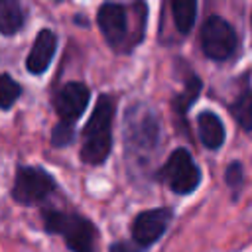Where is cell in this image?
Wrapping results in <instances>:
<instances>
[{
	"label": "cell",
	"mask_w": 252,
	"mask_h": 252,
	"mask_svg": "<svg viewBox=\"0 0 252 252\" xmlns=\"http://www.w3.org/2000/svg\"><path fill=\"white\" fill-rule=\"evenodd\" d=\"M98 28L108 45L118 53H128L136 47L146 30V4H116L106 2L98 8Z\"/></svg>",
	"instance_id": "6da1fadb"
},
{
	"label": "cell",
	"mask_w": 252,
	"mask_h": 252,
	"mask_svg": "<svg viewBox=\"0 0 252 252\" xmlns=\"http://www.w3.org/2000/svg\"><path fill=\"white\" fill-rule=\"evenodd\" d=\"M159 144V118L148 104H132L124 114L126 159L144 165Z\"/></svg>",
	"instance_id": "7a4b0ae2"
},
{
	"label": "cell",
	"mask_w": 252,
	"mask_h": 252,
	"mask_svg": "<svg viewBox=\"0 0 252 252\" xmlns=\"http://www.w3.org/2000/svg\"><path fill=\"white\" fill-rule=\"evenodd\" d=\"M112 116H114L112 98L108 94H100L83 130L81 159L85 163L98 165L108 158L112 148Z\"/></svg>",
	"instance_id": "3957f363"
},
{
	"label": "cell",
	"mask_w": 252,
	"mask_h": 252,
	"mask_svg": "<svg viewBox=\"0 0 252 252\" xmlns=\"http://www.w3.org/2000/svg\"><path fill=\"white\" fill-rule=\"evenodd\" d=\"M43 226L47 232L61 234L71 252H94V224L75 213L43 211Z\"/></svg>",
	"instance_id": "277c9868"
},
{
	"label": "cell",
	"mask_w": 252,
	"mask_h": 252,
	"mask_svg": "<svg viewBox=\"0 0 252 252\" xmlns=\"http://www.w3.org/2000/svg\"><path fill=\"white\" fill-rule=\"evenodd\" d=\"M159 181L167 183V187L177 195H189L201 183V169L193 161L191 154L185 148H177L169 154L163 167L158 171Z\"/></svg>",
	"instance_id": "5b68a950"
},
{
	"label": "cell",
	"mask_w": 252,
	"mask_h": 252,
	"mask_svg": "<svg viewBox=\"0 0 252 252\" xmlns=\"http://www.w3.org/2000/svg\"><path fill=\"white\" fill-rule=\"evenodd\" d=\"M53 189H55V181L45 169L22 165L16 171L12 197L22 205H35L41 203L45 197H49Z\"/></svg>",
	"instance_id": "8992f818"
},
{
	"label": "cell",
	"mask_w": 252,
	"mask_h": 252,
	"mask_svg": "<svg viewBox=\"0 0 252 252\" xmlns=\"http://www.w3.org/2000/svg\"><path fill=\"white\" fill-rule=\"evenodd\" d=\"M236 33L232 26L220 16H211L201 28V47L203 53L215 61L228 59L236 49Z\"/></svg>",
	"instance_id": "52a82bcc"
},
{
	"label": "cell",
	"mask_w": 252,
	"mask_h": 252,
	"mask_svg": "<svg viewBox=\"0 0 252 252\" xmlns=\"http://www.w3.org/2000/svg\"><path fill=\"white\" fill-rule=\"evenodd\" d=\"M171 217H173V211L167 207H158V209H150V211L136 215V219L132 222L134 244H138L140 248L152 246L165 232Z\"/></svg>",
	"instance_id": "ba28073f"
},
{
	"label": "cell",
	"mask_w": 252,
	"mask_h": 252,
	"mask_svg": "<svg viewBox=\"0 0 252 252\" xmlns=\"http://www.w3.org/2000/svg\"><path fill=\"white\" fill-rule=\"evenodd\" d=\"M89 98H91V93L83 83H67L55 96V110H57L59 122L73 124L85 112Z\"/></svg>",
	"instance_id": "9c48e42d"
},
{
	"label": "cell",
	"mask_w": 252,
	"mask_h": 252,
	"mask_svg": "<svg viewBox=\"0 0 252 252\" xmlns=\"http://www.w3.org/2000/svg\"><path fill=\"white\" fill-rule=\"evenodd\" d=\"M55 49H57V35L43 28L39 30V33L35 35L33 39V45L30 49V55L26 59V67L32 75H41L47 71L53 55H55Z\"/></svg>",
	"instance_id": "30bf717a"
},
{
	"label": "cell",
	"mask_w": 252,
	"mask_h": 252,
	"mask_svg": "<svg viewBox=\"0 0 252 252\" xmlns=\"http://www.w3.org/2000/svg\"><path fill=\"white\" fill-rule=\"evenodd\" d=\"M197 126H199V138L203 142L205 148L209 150H217L222 146L226 134H224V126L220 122V118L211 112V110H203L197 116Z\"/></svg>",
	"instance_id": "8fae6325"
},
{
	"label": "cell",
	"mask_w": 252,
	"mask_h": 252,
	"mask_svg": "<svg viewBox=\"0 0 252 252\" xmlns=\"http://www.w3.org/2000/svg\"><path fill=\"white\" fill-rule=\"evenodd\" d=\"M228 110L242 130H252V89L248 85H244L238 96L228 104Z\"/></svg>",
	"instance_id": "7c38bea8"
},
{
	"label": "cell",
	"mask_w": 252,
	"mask_h": 252,
	"mask_svg": "<svg viewBox=\"0 0 252 252\" xmlns=\"http://www.w3.org/2000/svg\"><path fill=\"white\" fill-rule=\"evenodd\" d=\"M171 14L175 28L181 35H187L197 20V2L193 0H173L171 2Z\"/></svg>",
	"instance_id": "4fadbf2b"
},
{
	"label": "cell",
	"mask_w": 252,
	"mask_h": 252,
	"mask_svg": "<svg viewBox=\"0 0 252 252\" xmlns=\"http://www.w3.org/2000/svg\"><path fill=\"white\" fill-rule=\"evenodd\" d=\"M24 24L22 6L16 0H0V33L14 35Z\"/></svg>",
	"instance_id": "5bb4252c"
},
{
	"label": "cell",
	"mask_w": 252,
	"mask_h": 252,
	"mask_svg": "<svg viewBox=\"0 0 252 252\" xmlns=\"http://www.w3.org/2000/svg\"><path fill=\"white\" fill-rule=\"evenodd\" d=\"M201 87H203V83H201V79H199L197 75H189V77L185 79L183 91L171 100L173 112H175L177 116H185V114H187V110L191 108V104L197 100V96H199V93H201Z\"/></svg>",
	"instance_id": "9a60e30c"
},
{
	"label": "cell",
	"mask_w": 252,
	"mask_h": 252,
	"mask_svg": "<svg viewBox=\"0 0 252 252\" xmlns=\"http://www.w3.org/2000/svg\"><path fill=\"white\" fill-rule=\"evenodd\" d=\"M22 94V87L10 77V75H0V108H10Z\"/></svg>",
	"instance_id": "2e32d148"
},
{
	"label": "cell",
	"mask_w": 252,
	"mask_h": 252,
	"mask_svg": "<svg viewBox=\"0 0 252 252\" xmlns=\"http://www.w3.org/2000/svg\"><path fill=\"white\" fill-rule=\"evenodd\" d=\"M73 136H75L73 124L57 122V126L53 128V134H51V144H53L55 148H63V146H67V144L73 142Z\"/></svg>",
	"instance_id": "e0dca14e"
},
{
	"label": "cell",
	"mask_w": 252,
	"mask_h": 252,
	"mask_svg": "<svg viewBox=\"0 0 252 252\" xmlns=\"http://www.w3.org/2000/svg\"><path fill=\"white\" fill-rule=\"evenodd\" d=\"M224 181H226V185H228L234 193L242 187V183H244V171H242L240 161H232V163H228L226 173H224Z\"/></svg>",
	"instance_id": "ac0fdd59"
},
{
	"label": "cell",
	"mask_w": 252,
	"mask_h": 252,
	"mask_svg": "<svg viewBox=\"0 0 252 252\" xmlns=\"http://www.w3.org/2000/svg\"><path fill=\"white\" fill-rule=\"evenodd\" d=\"M110 252H144V248L134 242H114L110 246Z\"/></svg>",
	"instance_id": "d6986e66"
}]
</instances>
